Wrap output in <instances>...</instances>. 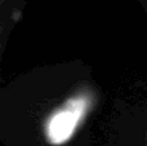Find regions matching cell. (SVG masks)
Returning a JSON list of instances; mask_svg holds the SVG:
<instances>
[{
	"instance_id": "6da1fadb",
	"label": "cell",
	"mask_w": 147,
	"mask_h": 146,
	"mask_svg": "<svg viewBox=\"0 0 147 146\" xmlns=\"http://www.w3.org/2000/svg\"><path fill=\"white\" fill-rule=\"evenodd\" d=\"M102 91L83 61L36 66L0 88L3 146H92Z\"/></svg>"
},
{
	"instance_id": "7a4b0ae2",
	"label": "cell",
	"mask_w": 147,
	"mask_h": 146,
	"mask_svg": "<svg viewBox=\"0 0 147 146\" xmlns=\"http://www.w3.org/2000/svg\"><path fill=\"white\" fill-rule=\"evenodd\" d=\"M22 9L18 5H13L0 12V66H1V59L9 43V39L16 26L22 20Z\"/></svg>"
},
{
	"instance_id": "3957f363",
	"label": "cell",
	"mask_w": 147,
	"mask_h": 146,
	"mask_svg": "<svg viewBox=\"0 0 147 146\" xmlns=\"http://www.w3.org/2000/svg\"><path fill=\"white\" fill-rule=\"evenodd\" d=\"M7 8H10V7L5 5V0H0V12H3V10L7 9Z\"/></svg>"
}]
</instances>
